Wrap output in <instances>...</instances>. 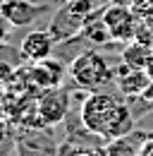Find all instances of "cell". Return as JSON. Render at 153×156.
Here are the masks:
<instances>
[{
    "mask_svg": "<svg viewBox=\"0 0 153 156\" xmlns=\"http://www.w3.org/2000/svg\"><path fill=\"white\" fill-rule=\"evenodd\" d=\"M79 120L84 125V130H89L91 135H98L103 139H117L134 132V113L129 111L127 103L117 101L110 94L103 91H91L86 101L81 103Z\"/></svg>",
    "mask_w": 153,
    "mask_h": 156,
    "instance_id": "cell-1",
    "label": "cell"
},
{
    "mask_svg": "<svg viewBox=\"0 0 153 156\" xmlns=\"http://www.w3.org/2000/svg\"><path fill=\"white\" fill-rule=\"evenodd\" d=\"M70 77L74 79L79 89L98 91L100 87L115 82V70L98 51H81L70 65Z\"/></svg>",
    "mask_w": 153,
    "mask_h": 156,
    "instance_id": "cell-2",
    "label": "cell"
},
{
    "mask_svg": "<svg viewBox=\"0 0 153 156\" xmlns=\"http://www.w3.org/2000/svg\"><path fill=\"white\" fill-rule=\"evenodd\" d=\"M38 106V115L43 127H53L57 122H62L67 115V108H70V91L65 89H50L46 94H41L36 101Z\"/></svg>",
    "mask_w": 153,
    "mask_h": 156,
    "instance_id": "cell-3",
    "label": "cell"
},
{
    "mask_svg": "<svg viewBox=\"0 0 153 156\" xmlns=\"http://www.w3.org/2000/svg\"><path fill=\"white\" fill-rule=\"evenodd\" d=\"M67 72L70 70L60 60H55L53 55L46 60H38V62H31V67H29V77H31V82H34V87L38 91L60 89V84H62Z\"/></svg>",
    "mask_w": 153,
    "mask_h": 156,
    "instance_id": "cell-4",
    "label": "cell"
},
{
    "mask_svg": "<svg viewBox=\"0 0 153 156\" xmlns=\"http://www.w3.org/2000/svg\"><path fill=\"white\" fill-rule=\"evenodd\" d=\"M53 48H55V41L48 29H31L24 34V39L19 43V55L26 62H38V60L50 58Z\"/></svg>",
    "mask_w": 153,
    "mask_h": 156,
    "instance_id": "cell-5",
    "label": "cell"
},
{
    "mask_svg": "<svg viewBox=\"0 0 153 156\" xmlns=\"http://www.w3.org/2000/svg\"><path fill=\"white\" fill-rule=\"evenodd\" d=\"M103 22L110 29L113 41H129L136 36V22H134L129 7H124V5H110L103 12Z\"/></svg>",
    "mask_w": 153,
    "mask_h": 156,
    "instance_id": "cell-6",
    "label": "cell"
},
{
    "mask_svg": "<svg viewBox=\"0 0 153 156\" xmlns=\"http://www.w3.org/2000/svg\"><path fill=\"white\" fill-rule=\"evenodd\" d=\"M43 5H36L34 0H5L2 5V15L12 27H29L43 15Z\"/></svg>",
    "mask_w": 153,
    "mask_h": 156,
    "instance_id": "cell-7",
    "label": "cell"
},
{
    "mask_svg": "<svg viewBox=\"0 0 153 156\" xmlns=\"http://www.w3.org/2000/svg\"><path fill=\"white\" fill-rule=\"evenodd\" d=\"M81 29H84V20L76 17L67 5H62L55 12V17L50 20V24H48V31H50V36H53L55 43L57 41H70L74 34H79Z\"/></svg>",
    "mask_w": 153,
    "mask_h": 156,
    "instance_id": "cell-8",
    "label": "cell"
},
{
    "mask_svg": "<svg viewBox=\"0 0 153 156\" xmlns=\"http://www.w3.org/2000/svg\"><path fill=\"white\" fill-rule=\"evenodd\" d=\"M115 84L124 96H136L144 94V89L151 84V77L146 75V70H132L122 62L120 67H115Z\"/></svg>",
    "mask_w": 153,
    "mask_h": 156,
    "instance_id": "cell-9",
    "label": "cell"
},
{
    "mask_svg": "<svg viewBox=\"0 0 153 156\" xmlns=\"http://www.w3.org/2000/svg\"><path fill=\"white\" fill-rule=\"evenodd\" d=\"M146 132H129L124 137H117L110 139L108 147H105V156H139V147L144 142Z\"/></svg>",
    "mask_w": 153,
    "mask_h": 156,
    "instance_id": "cell-10",
    "label": "cell"
},
{
    "mask_svg": "<svg viewBox=\"0 0 153 156\" xmlns=\"http://www.w3.org/2000/svg\"><path fill=\"white\" fill-rule=\"evenodd\" d=\"M153 55V48L148 43H141V41L134 39L132 43H127L124 48H122V62L124 65H129L132 70H146V65H148V60Z\"/></svg>",
    "mask_w": 153,
    "mask_h": 156,
    "instance_id": "cell-11",
    "label": "cell"
},
{
    "mask_svg": "<svg viewBox=\"0 0 153 156\" xmlns=\"http://www.w3.org/2000/svg\"><path fill=\"white\" fill-rule=\"evenodd\" d=\"M10 53H12V46L0 43V84H7L19 70V60H7Z\"/></svg>",
    "mask_w": 153,
    "mask_h": 156,
    "instance_id": "cell-12",
    "label": "cell"
},
{
    "mask_svg": "<svg viewBox=\"0 0 153 156\" xmlns=\"http://www.w3.org/2000/svg\"><path fill=\"white\" fill-rule=\"evenodd\" d=\"M139 156H153V132H146L141 147H139Z\"/></svg>",
    "mask_w": 153,
    "mask_h": 156,
    "instance_id": "cell-13",
    "label": "cell"
},
{
    "mask_svg": "<svg viewBox=\"0 0 153 156\" xmlns=\"http://www.w3.org/2000/svg\"><path fill=\"white\" fill-rule=\"evenodd\" d=\"M10 22H7V17L0 12V43H5V39H7V34H10Z\"/></svg>",
    "mask_w": 153,
    "mask_h": 156,
    "instance_id": "cell-14",
    "label": "cell"
},
{
    "mask_svg": "<svg viewBox=\"0 0 153 156\" xmlns=\"http://www.w3.org/2000/svg\"><path fill=\"white\" fill-rule=\"evenodd\" d=\"M7 135H10V120L7 118H0V144L7 139Z\"/></svg>",
    "mask_w": 153,
    "mask_h": 156,
    "instance_id": "cell-15",
    "label": "cell"
},
{
    "mask_svg": "<svg viewBox=\"0 0 153 156\" xmlns=\"http://www.w3.org/2000/svg\"><path fill=\"white\" fill-rule=\"evenodd\" d=\"M141 96H144V98H146V101H148V103L153 106V82L148 84V87H146V89H144V94H141Z\"/></svg>",
    "mask_w": 153,
    "mask_h": 156,
    "instance_id": "cell-16",
    "label": "cell"
},
{
    "mask_svg": "<svg viewBox=\"0 0 153 156\" xmlns=\"http://www.w3.org/2000/svg\"><path fill=\"white\" fill-rule=\"evenodd\" d=\"M146 75H148L151 82H153V55H151V60H148V65H146Z\"/></svg>",
    "mask_w": 153,
    "mask_h": 156,
    "instance_id": "cell-17",
    "label": "cell"
},
{
    "mask_svg": "<svg viewBox=\"0 0 153 156\" xmlns=\"http://www.w3.org/2000/svg\"><path fill=\"white\" fill-rule=\"evenodd\" d=\"M2 5H5V0H0V10H2Z\"/></svg>",
    "mask_w": 153,
    "mask_h": 156,
    "instance_id": "cell-18",
    "label": "cell"
}]
</instances>
